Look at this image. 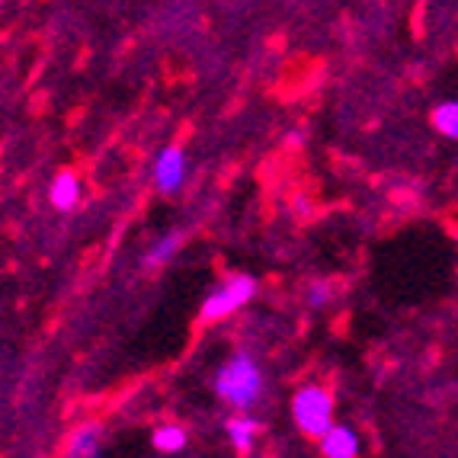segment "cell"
I'll return each instance as SVG.
<instances>
[{
    "label": "cell",
    "instance_id": "obj_1",
    "mask_svg": "<svg viewBox=\"0 0 458 458\" xmlns=\"http://www.w3.org/2000/svg\"><path fill=\"white\" fill-rule=\"evenodd\" d=\"M215 394L237 413H247L260 404L263 397V372L250 352H234L215 375Z\"/></svg>",
    "mask_w": 458,
    "mask_h": 458
},
{
    "label": "cell",
    "instance_id": "obj_2",
    "mask_svg": "<svg viewBox=\"0 0 458 458\" xmlns=\"http://www.w3.org/2000/svg\"><path fill=\"white\" fill-rule=\"evenodd\" d=\"M292 420L311 439H321L334 427V394L321 385H301L292 397Z\"/></svg>",
    "mask_w": 458,
    "mask_h": 458
},
{
    "label": "cell",
    "instance_id": "obj_3",
    "mask_svg": "<svg viewBox=\"0 0 458 458\" xmlns=\"http://www.w3.org/2000/svg\"><path fill=\"white\" fill-rule=\"evenodd\" d=\"M257 295V279L253 276H228L215 285V292H208L202 308H199V321L202 324H218L231 314H237L241 308Z\"/></svg>",
    "mask_w": 458,
    "mask_h": 458
},
{
    "label": "cell",
    "instance_id": "obj_4",
    "mask_svg": "<svg viewBox=\"0 0 458 458\" xmlns=\"http://www.w3.org/2000/svg\"><path fill=\"white\" fill-rule=\"evenodd\" d=\"M183 183H186V154L176 145L164 148L157 154V161H154V186L164 196H174Z\"/></svg>",
    "mask_w": 458,
    "mask_h": 458
},
{
    "label": "cell",
    "instance_id": "obj_5",
    "mask_svg": "<svg viewBox=\"0 0 458 458\" xmlns=\"http://www.w3.org/2000/svg\"><path fill=\"white\" fill-rule=\"evenodd\" d=\"M318 443H321L324 458H356L360 455V436H356V429L340 427V423H334Z\"/></svg>",
    "mask_w": 458,
    "mask_h": 458
},
{
    "label": "cell",
    "instance_id": "obj_6",
    "mask_svg": "<svg viewBox=\"0 0 458 458\" xmlns=\"http://www.w3.org/2000/svg\"><path fill=\"white\" fill-rule=\"evenodd\" d=\"M81 192H84V186H81L77 174L64 170V174L55 176L52 186H48V202H52L58 212H74L77 202H81Z\"/></svg>",
    "mask_w": 458,
    "mask_h": 458
},
{
    "label": "cell",
    "instance_id": "obj_7",
    "mask_svg": "<svg viewBox=\"0 0 458 458\" xmlns=\"http://www.w3.org/2000/svg\"><path fill=\"white\" fill-rule=\"evenodd\" d=\"M99 436H103V429L97 427V423H84V427H77L68 433V439H64V452L74 458H90L99 452Z\"/></svg>",
    "mask_w": 458,
    "mask_h": 458
},
{
    "label": "cell",
    "instance_id": "obj_8",
    "mask_svg": "<svg viewBox=\"0 0 458 458\" xmlns=\"http://www.w3.org/2000/svg\"><path fill=\"white\" fill-rule=\"evenodd\" d=\"M225 433H228L231 445L237 452H250L253 443H257V436H260V423L253 420V417H234V420H228Z\"/></svg>",
    "mask_w": 458,
    "mask_h": 458
},
{
    "label": "cell",
    "instance_id": "obj_9",
    "mask_svg": "<svg viewBox=\"0 0 458 458\" xmlns=\"http://www.w3.org/2000/svg\"><path fill=\"white\" fill-rule=\"evenodd\" d=\"M186 443H190V436H186L183 427H176V423H164L151 433V445L164 455H176V452H183Z\"/></svg>",
    "mask_w": 458,
    "mask_h": 458
},
{
    "label": "cell",
    "instance_id": "obj_10",
    "mask_svg": "<svg viewBox=\"0 0 458 458\" xmlns=\"http://www.w3.org/2000/svg\"><path fill=\"white\" fill-rule=\"evenodd\" d=\"M180 247H183V231H170V234H164L161 241H157V244L148 247L145 267H164V263L174 260Z\"/></svg>",
    "mask_w": 458,
    "mask_h": 458
},
{
    "label": "cell",
    "instance_id": "obj_11",
    "mask_svg": "<svg viewBox=\"0 0 458 458\" xmlns=\"http://www.w3.org/2000/svg\"><path fill=\"white\" fill-rule=\"evenodd\" d=\"M429 123H433V129L439 131V135L458 141V99L439 103V106L433 109V115H429Z\"/></svg>",
    "mask_w": 458,
    "mask_h": 458
},
{
    "label": "cell",
    "instance_id": "obj_12",
    "mask_svg": "<svg viewBox=\"0 0 458 458\" xmlns=\"http://www.w3.org/2000/svg\"><path fill=\"white\" fill-rule=\"evenodd\" d=\"M330 285H324V283H314L311 289H308V308H324L330 301Z\"/></svg>",
    "mask_w": 458,
    "mask_h": 458
}]
</instances>
